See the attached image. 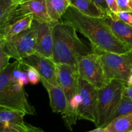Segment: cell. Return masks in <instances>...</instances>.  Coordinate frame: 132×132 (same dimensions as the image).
Listing matches in <instances>:
<instances>
[{
  "label": "cell",
  "mask_w": 132,
  "mask_h": 132,
  "mask_svg": "<svg viewBox=\"0 0 132 132\" xmlns=\"http://www.w3.org/2000/svg\"><path fill=\"white\" fill-rule=\"evenodd\" d=\"M62 21L73 26L86 37L94 50L124 54L132 49L117 38L103 18L90 17L71 5L62 16Z\"/></svg>",
  "instance_id": "obj_1"
},
{
  "label": "cell",
  "mask_w": 132,
  "mask_h": 132,
  "mask_svg": "<svg viewBox=\"0 0 132 132\" xmlns=\"http://www.w3.org/2000/svg\"><path fill=\"white\" fill-rule=\"evenodd\" d=\"M53 60L57 64L78 67L82 57L93 52L78 37L77 30L70 23L59 21L53 25Z\"/></svg>",
  "instance_id": "obj_2"
},
{
  "label": "cell",
  "mask_w": 132,
  "mask_h": 132,
  "mask_svg": "<svg viewBox=\"0 0 132 132\" xmlns=\"http://www.w3.org/2000/svg\"><path fill=\"white\" fill-rule=\"evenodd\" d=\"M19 64L20 61L15 60L0 72V106L35 116L34 107L28 101V95L18 79Z\"/></svg>",
  "instance_id": "obj_3"
},
{
  "label": "cell",
  "mask_w": 132,
  "mask_h": 132,
  "mask_svg": "<svg viewBox=\"0 0 132 132\" xmlns=\"http://www.w3.org/2000/svg\"><path fill=\"white\" fill-rule=\"evenodd\" d=\"M126 84L117 79L98 90L96 128L105 127L113 119L116 109L122 97Z\"/></svg>",
  "instance_id": "obj_4"
},
{
  "label": "cell",
  "mask_w": 132,
  "mask_h": 132,
  "mask_svg": "<svg viewBox=\"0 0 132 132\" xmlns=\"http://www.w3.org/2000/svg\"><path fill=\"white\" fill-rule=\"evenodd\" d=\"M93 51L99 55L109 81L117 79L127 85L132 75V50L124 54Z\"/></svg>",
  "instance_id": "obj_5"
},
{
  "label": "cell",
  "mask_w": 132,
  "mask_h": 132,
  "mask_svg": "<svg viewBox=\"0 0 132 132\" xmlns=\"http://www.w3.org/2000/svg\"><path fill=\"white\" fill-rule=\"evenodd\" d=\"M37 30L34 23L30 28L4 42L0 45L4 50L16 61H21L36 52Z\"/></svg>",
  "instance_id": "obj_6"
},
{
  "label": "cell",
  "mask_w": 132,
  "mask_h": 132,
  "mask_svg": "<svg viewBox=\"0 0 132 132\" xmlns=\"http://www.w3.org/2000/svg\"><path fill=\"white\" fill-rule=\"evenodd\" d=\"M78 70L80 78L98 90L103 88L110 82L106 76L99 55L94 51L80 59Z\"/></svg>",
  "instance_id": "obj_7"
},
{
  "label": "cell",
  "mask_w": 132,
  "mask_h": 132,
  "mask_svg": "<svg viewBox=\"0 0 132 132\" xmlns=\"http://www.w3.org/2000/svg\"><path fill=\"white\" fill-rule=\"evenodd\" d=\"M79 95L78 119L91 121L95 125L97 121L98 89L80 78Z\"/></svg>",
  "instance_id": "obj_8"
},
{
  "label": "cell",
  "mask_w": 132,
  "mask_h": 132,
  "mask_svg": "<svg viewBox=\"0 0 132 132\" xmlns=\"http://www.w3.org/2000/svg\"><path fill=\"white\" fill-rule=\"evenodd\" d=\"M19 61L24 66L34 68L38 72L40 77L47 81L49 83L55 86L59 85L57 64L53 59L36 52Z\"/></svg>",
  "instance_id": "obj_9"
},
{
  "label": "cell",
  "mask_w": 132,
  "mask_h": 132,
  "mask_svg": "<svg viewBox=\"0 0 132 132\" xmlns=\"http://www.w3.org/2000/svg\"><path fill=\"white\" fill-rule=\"evenodd\" d=\"M28 15H33L34 20L55 23L48 14L46 0H28L18 5L9 24Z\"/></svg>",
  "instance_id": "obj_10"
},
{
  "label": "cell",
  "mask_w": 132,
  "mask_h": 132,
  "mask_svg": "<svg viewBox=\"0 0 132 132\" xmlns=\"http://www.w3.org/2000/svg\"><path fill=\"white\" fill-rule=\"evenodd\" d=\"M58 82L68 101L79 94L80 76L78 67L67 64H57Z\"/></svg>",
  "instance_id": "obj_11"
},
{
  "label": "cell",
  "mask_w": 132,
  "mask_h": 132,
  "mask_svg": "<svg viewBox=\"0 0 132 132\" xmlns=\"http://www.w3.org/2000/svg\"><path fill=\"white\" fill-rule=\"evenodd\" d=\"M34 23L37 30L36 52L53 59V25L54 23L36 20H34Z\"/></svg>",
  "instance_id": "obj_12"
},
{
  "label": "cell",
  "mask_w": 132,
  "mask_h": 132,
  "mask_svg": "<svg viewBox=\"0 0 132 132\" xmlns=\"http://www.w3.org/2000/svg\"><path fill=\"white\" fill-rule=\"evenodd\" d=\"M26 114L20 111L0 106V132H25Z\"/></svg>",
  "instance_id": "obj_13"
},
{
  "label": "cell",
  "mask_w": 132,
  "mask_h": 132,
  "mask_svg": "<svg viewBox=\"0 0 132 132\" xmlns=\"http://www.w3.org/2000/svg\"><path fill=\"white\" fill-rule=\"evenodd\" d=\"M103 19L117 38L132 49V24L124 21L117 14L111 12Z\"/></svg>",
  "instance_id": "obj_14"
},
{
  "label": "cell",
  "mask_w": 132,
  "mask_h": 132,
  "mask_svg": "<svg viewBox=\"0 0 132 132\" xmlns=\"http://www.w3.org/2000/svg\"><path fill=\"white\" fill-rule=\"evenodd\" d=\"M40 81L48 94L50 106L52 112L61 115L64 113L68 108V100L60 85H52L41 77Z\"/></svg>",
  "instance_id": "obj_15"
},
{
  "label": "cell",
  "mask_w": 132,
  "mask_h": 132,
  "mask_svg": "<svg viewBox=\"0 0 132 132\" xmlns=\"http://www.w3.org/2000/svg\"><path fill=\"white\" fill-rule=\"evenodd\" d=\"M33 21V15H28L3 28H0V43L7 41L30 28Z\"/></svg>",
  "instance_id": "obj_16"
},
{
  "label": "cell",
  "mask_w": 132,
  "mask_h": 132,
  "mask_svg": "<svg viewBox=\"0 0 132 132\" xmlns=\"http://www.w3.org/2000/svg\"><path fill=\"white\" fill-rule=\"evenodd\" d=\"M48 14L54 23L61 20L62 16L71 6L70 0H46Z\"/></svg>",
  "instance_id": "obj_17"
},
{
  "label": "cell",
  "mask_w": 132,
  "mask_h": 132,
  "mask_svg": "<svg viewBox=\"0 0 132 132\" xmlns=\"http://www.w3.org/2000/svg\"><path fill=\"white\" fill-rule=\"evenodd\" d=\"M70 2L72 6L88 16L103 18L107 14L92 0H70Z\"/></svg>",
  "instance_id": "obj_18"
},
{
  "label": "cell",
  "mask_w": 132,
  "mask_h": 132,
  "mask_svg": "<svg viewBox=\"0 0 132 132\" xmlns=\"http://www.w3.org/2000/svg\"><path fill=\"white\" fill-rule=\"evenodd\" d=\"M79 104V94L68 101V108L67 110L61 114L66 127L70 131L73 130V126L77 122L78 119V107Z\"/></svg>",
  "instance_id": "obj_19"
},
{
  "label": "cell",
  "mask_w": 132,
  "mask_h": 132,
  "mask_svg": "<svg viewBox=\"0 0 132 132\" xmlns=\"http://www.w3.org/2000/svg\"><path fill=\"white\" fill-rule=\"evenodd\" d=\"M105 128L108 132H132V113L113 119Z\"/></svg>",
  "instance_id": "obj_20"
},
{
  "label": "cell",
  "mask_w": 132,
  "mask_h": 132,
  "mask_svg": "<svg viewBox=\"0 0 132 132\" xmlns=\"http://www.w3.org/2000/svg\"><path fill=\"white\" fill-rule=\"evenodd\" d=\"M18 6L12 0H0V28L9 24Z\"/></svg>",
  "instance_id": "obj_21"
},
{
  "label": "cell",
  "mask_w": 132,
  "mask_h": 132,
  "mask_svg": "<svg viewBox=\"0 0 132 132\" xmlns=\"http://www.w3.org/2000/svg\"><path fill=\"white\" fill-rule=\"evenodd\" d=\"M130 113H132V100L123 96L116 109L113 119L116 117Z\"/></svg>",
  "instance_id": "obj_22"
},
{
  "label": "cell",
  "mask_w": 132,
  "mask_h": 132,
  "mask_svg": "<svg viewBox=\"0 0 132 132\" xmlns=\"http://www.w3.org/2000/svg\"><path fill=\"white\" fill-rule=\"evenodd\" d=\"M24 67H25V70L27 72L28 81L32 85H36L41 80V77L38 72L32 67H27V66H24Z\"/></svg>",
  "instance_id": "obj_23"
},
{
  "label": "cell",
  "mask_w": 132,
  "mask_h": 132,
  "mask_svg": "<svg viewBox=\"0 0 132 132\" xmlns=\"http://www.w3.org/2000/svg\"><path fill=\"white\" fill-rule=\"evenodd\" d=\"M11 57L4 50L3 48L0 45V72H2L10 64L9 60Z\"/></svg>",
  "instance_id": "obj_24"
},
{
  "label": "cell",
  "mask_w": 132,
  "mask_h": 132,
  "mask_svg": "<svg viewBox=\"0 0 132 132\" xmlns=\"http://www.w3.org/2000/svg\"><path fill=\"white\" fill-rule=\"evenodd\" d=\"M119 11L132 13V0H117Z\"/></svg>",
  "instance_id": "obj_25"
},
{
  "label": "cell",
  "mask_w": 132,
  "mask_h": 132,
  "mask_svg": "<svg viewBox=\"0 0 132 132\" xmlns=\"http://www.w3.org/2000/svg\"><path fill=\"white\" fill-rule=\"evenodd\" d=\"M117 15L121 19L123 20L124 21L129 23V24H132V13L129 12L121 11L119 12Z\"/></svg>",
  "instance_id": "obj_26"
},
{
  "label": "cell",
  "mask_w": 132,
  "mask_h": 132,
  "mask_svg": "<svg viewBox=\"0 0 132 132\" xmlns=\"http://www.w3.org/2000/svg\"><path fill=\"white\" fill-rule=\"evenodd\" d=\"M106 1L108 9L111 12L116 14L119 12V9L117 0H106Z\"/></svg>",
  "instance_id": "obj_27"
},
{
  "label": "cell",
  "mask_w": 132,
  "mask_h": 132,
  "mask_svg": "<svg viewBox=\"0 0 132 132\" xmlns=\"http://www.w3.org/2000/svg\"><path fill=\"white\" fill-rule=\"evenodd\" d=\"M92 1L105 13L108 14L109 12H110L108 9L106 0H92Z\"/></svg>",
  "instance_id": "obj_28"
},
{
  "label": "cell",
  "mask_w": 132,
  "mask_h": 132,
  "mask_svg": "<svg viewBox=\"0 0 132 132\" xmlns=\"http://www.w3.org/2000/svg\"><path fill=\"white\" fill-rule=\"evenodd\" d=\"M123 96L132 100V85H126L123 92Z\"/></svg>",
  "instance_id": "obj_29"
},
{
  "label": "cell",
  "mask_w": 132,
  "mask_h": 132,
  "mask_svg": "<svg viewBox=\"0 0 132 132\" xmlns=\"http://www.w3.org/2000/svg\"><path fill=\"white\" fill-rule=\"evenodd\" d=\"M27 130L25 132H45L43 130V129L40 128L36 127V126H34L28 123H27Z\"/></svg>",
  "instance_id": "obj_30"
},
{
  "label": "cell",
  "mask_w": 132,
  "mask_h": 132,
  "mask_svg": "<svg viewBox=\"0 0 132 132\" xmlns=\"http://www.w3.org/2000/svg\"><path fill=\"white\" fill-rule=\"evenodd\" d=\"M87 132H108L107 131L105 127H99L96 128V129L95 130H91V131H89Z\"/></svg>",
  "instance_id": "obj_31"
},
{
  "label": "cell",
  "mask_w": 132,
  "mask_h": 132,
  "mask_svg": "<svg viewBox=\"0 0 132 132\" xmlns=\"http://www.w3.org/2000/svg\"><path fill=\"white\" fill-rule=\"evenodd\" d=\"M13 1H14V3H15V4H17V5H20V4L23 3L25 2V1H28V0H12Z\"/></svg>",
  "instance_id": "obj_32"
},
{
  "label": "cell",
  "mask_w": 132,
  "mask_h": 132,
  "mask_svg": "<svg viewBox=\"0 0 132 132\" xmlns=\"http://www.w3.org/2000/svg\"><path fill=\"white\" fill-rule=\"evenodd\" d=\"M127 85H132V75H131V77H130V80H129V81H128V82Z\"/></svg>",
  "instance_id": "obj_33"
}]
</instances>
